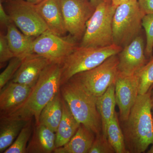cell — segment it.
<instances>
[{
    "label": "cell",
    "mask_w": 153,
    "mask_h": 153,
    "mask_svg": "<svg viewBox=\"0 0 153 153\" xmlns=\"http://www.w3.org/2000/svg\"><path fill=\"white\" fill-rule=\"evenodd\" d=\"M116 7L105 1L97 6L86 24L79 46L102 47L114 44L112 21Z\"/></svg>",
    "instance_id": "6"
},
{
    "label": "cell",
    "mask_w": 153,
    "mask_h": 153,
    "mask_svg": "<svg viewBox=\"0 0 153 153\" xmlns=\"http://www.w3.org/2000/svg\"><path fill=\"white\" fill-rule=\"evenodd\" d=\"M56 133L44 125H36L27 147V153H51L56 149Z\"/></svg>",
    "instance_id": "16"
},
{
    "label": "cell",
    "mask_w": 153,
    "mask_h": 153,
    "mask_svg": "<svg viewBox=\"0 0 153 153\" xmlns=\"http://www.w3.org/2000/svg\"><path fill=\"white\" fill-rule=\"evenodd\" d=\"M96 135L80 124L73 137L66 144L56 148L54 153H88Z\"/></svg>",
    "instance_id": "18"
},
{
    "label": "cell",
    "mask_w": 153,
    "mask_h": 153,
    "mask_svg": "<svg viewBox=\"0 0 153 153\" xmlns=\"http://www.w3.org/2000/svg\"><path fill=\"white\" fill-rule=\"evenodd\" d=\"M107 137L116 153H128L123 131L121 128L117 113L110 121L106 130Z\"/></svg>",
    "instance_id": "23"
},
{
    "label": "cell",
    "mask_w": 153,
    "mask_h": 153,
    "mask_svg": "<svg viewBox=\"0 0 153 153\" xmlns=\"http://www.w3.org/2000/svg\"><path fill=\"white\" fill-rule=\"evenodd\" d=\"M136 74L138 82L139 94L147 93L153 85V56Z\"/></svg>",
    "instance_id": "24"
},
{
    "label": "cell",
    "mask_w": 153,
    "mask_h": 153,
    "mask_svg": "<svg viewBox=\"0 0 153 153\" xmlns=\"http://www.w3.org/2000/svg\"><path fill=\"white\" fill-rule=\"evenodd\" d=\"M104 1L108 3H111L112 2V0H104Z\"/></svg>",
    "instance_id": "37"
},
{
    "label": "cell",
    "mask_w": 153,
    "mask_h": 153,
    "mask_svg": "<svg viewBox=\"0 0 153 153\" xmlns=\"http://www.w3.org/2000/svg\"><path fill=\"white\" fill-rule=\"evenodd\" d=\"M33 87L10 81L0 89L1 115H8L27 99Z\"/></svg>",
    "instance_id": "14"
},
{
    "label": "cell",
    "mask_w": 153,
    "mask_h": 153,
    "mask_svg": "<svg viewBox=\"0 0 153 153\" xmlns=\"http://www.w3.org/2000/svg\"><path fill=\"white\" fill-rule=\"evenodd\" d=\"M78 45L70 35L59 36L48 30L35 38L29 54L41 55L52 63L61 64Z\"/></svg>",
    "instance_id": "9"
},
{
    "label": "cell",
    "mask_w": 153,
    "mask_h": 153,
    "mask_svg": "<svg viewBox=\"0 0 153 153\" xmlns=\"http://www.w3.org/2000/svg\"><path fill=\"white\" fill-rule=\"evenodd\" d=\"M152 95H153V90L152 92Z\"/></svg>",
    "instance_id": "38"
},
{
    "label": "cell",
    "mask_w": 153,
    "mask_h": 153,
    "mask_svg": "<svg viewBox=\"0 0 153 153\" xmlns=\"http://www.w3.org/2000/svg\"><path fill=\"white\" fill-rule=\"evenodd\" d=\"M63 112L62 97L59 91L42 110L39 124L46 126L56 133Z\"/></svg>",
    "instance_id": "22"
},
{
    "label": "cell",
    "mask_w": 153,
    "mask_h": 153,
    "mask_svg": "<svg viewBox=\"0 0 153 153\" xmlns=\"http://www.w3.org/2000/svg\"><path fill=\"white\" fill-rule=\"evenodd\" d=\"M15 55L12 52L7 42L5 34L0 33V64L1 68L7 61H10Z\"/></svg>",
    "instance_id": "29"
},
{
    "label": "cell",
    "mask_w": 153,
    "mask_h": 153,
    "mask_svg": "<svg viewBox=\"0 0 153 153\" xmlns=\"http://www.w3.org/2000/svg\"><path fill=\"white\" fill-rule=\"evenodd\" d=\"M145 15L138 0H129L118 6L113 18L114 44L123 48L139 36Z\"/></svg>",
    "instance_id": "5"
},
{
    "label": "cell",
    "mask_w": 153,
    "mask_h": 153,
    "mask_svg": "<svg viewBox=\"0 0 153 153\" xmlns=\"http://www.w3.org/2000/svg\"><path fill=\"white\" fill-rule=\"evenodd\" d=\"M22 58L15 57L9 61L8 64L0 74V89L13 79L21 66Z\"/></svg>",
    "instance_id": "27"
},
{
    "label": "cell",
    "mask_w": 153,
    "mask_h": 153,
    "mask_svg": "<svg viewBox=\"0 0 153 153\" xmlns=\"http://www.w3.org/2000/svg\"><path fill=\"white\" fill-rule=\"evenodd\" d=\"M151 102H152V111L153 114V95H152V98H151Z\"/></svg>",
    "instance_id": "35"
},
{
    "label": "cell",
    "mask_w": 153,
    "mask_h": 153,
    "mask_svg": "<svg viewBox=\"0 0 153 153\" xmlns=\"http://www.w3.org/2000/svg\"><path fill=\"white\" fill-rule=\"evenodd\" d=\"M51 63L41 55L28 54L22 58V64L11 81L33 87L42 71Z\"/></svg>",
    "instance_id": "13"
},
{
    "label": "cell",
    "mask_w": 153,
    "mask_h": 153,
    "mask_svg": "<svg viewBox=\"0 0 153 153\" xmlns=\"http://www.w3.org/2000/svg\"><path fill=\"white\" fill-rule=\"evenodd\" d=\"M118 56L119 74L131 76L136 74L147 63L142 37L137 36L123 47Z\"/></svg>",
    "instance_id": "12"
},
{
    "label": "cell",
    "mask_w": 153,
    "mask_h": 153,
    "mask_svg": "<svg viewBox=\"0 0 153 153\" xmlns=\"http://www.w3.org/2000/svg\"><path fill=\"white\" fill-rule=\"evenodd\" d=\"M6 29V38L15 57L23 58L29 54L30 47L36 38L24 34L13 22Z\"/></svg>",
    "instance_id": "20"
},
{
    "label": "cell",
    "mask_w": 153,
    "mask_h": 153,
    "mask_svg": "<svg viewBox=\"0 0 153 153\" xmlns=\"http://www.w3.org/2000/svg\"><path fill=\"white\" fill-rule=\"evenodd\" d=\"M33 130L31 122L22 129L13 143L4 153H27L28 142Z\"/></svg>",
    "instance_id": "25"
},
{
    "label": "cell",
    "mask_w": 153,
    "mask_h": 153,
    "mask_svg": "<svg viewBox=\"0 0 153 153\" xmlns=\"http://www.w3.org/2000/svg\"><path fill=\"white\" fill-rule=\"evenodd\" d=\"M63 112L56 133V147L63 146L76 132L80 124L76 120L66 101L62 97Z\"/></svg>",
    "instance_id": "19"
},
{
    "label": "cell",
    "mask_w": 153,
    "mask_h": 153,
    "mask_svg": "<svg viewBox=\"0 0 153 153\" xmlns=\"http://www.w3.org/2000/svg\"><path fill=\"white\" fill-rule=\"evenodd\" d=\"M128 1H129V0H112L111 4L117 7L120 4Z\"/></svg>",
    "instance_id": "32"
},
{
    "label": "cell",
    "mask_w": 153,
    "mask_h": 153,
    "mask_svg": "<svg viewBox=\"0 0 153 153\" xmlns=\"http://www.w3.org/2000/svg\"><path fill=\"white\" fill-rule=\"evenodd\" d=\"M60 91L76 120L96 135L102 134L101 118L97 108V97L73 77L60 86Z\"/></svg>",
    "instance_id": "3"
},
{
    "label": "cell",
    "mask_w": 153,
    "mask_h": 153,
    "mask_svg": "<svg viewBox=\"0 0 153 153\" xmlns=\"http://www.w3.org/2000/svg\"><path fill=\"white\" fill-rule=\"evenodd\" d=\"M10 17L6 12L3 3L0 1V24L2 27L6 28L11 23H13Z\"/></svg>",
    "instance_id": "30"
},
{
    "label": "cell",
    "mask_w": 153,
    "mask_h": 153,
    "mask_svg": "<svg viewBox=\"0 0 153 153\" xmlns=\"http://www.w3.org/2000/svg\"><path fill=\"white\" fill-rule=\"evenodd\" d=\"M152 91L139 94L124 123L123 134L129 153L144 152L153 144V116L152 108Z\"/></svg>",
    "instance_id": "1"
},
{
    "label": "cell",
    "mask_w": 153,
    "mask_h": 153,
    "mask_svg": "<svg viewBox=\"0 0 153 153\" xmlns=\"http://www.w3.org/2000/svg\"><path fill=\"white\" fill-rule=\"evenodd\" d=\"M61 73V64H49L42 71L25 103L6 116L27 120L34 117L36 125L38 124L42 110L60 91Z\"/></svg>",
    "instance_id": "2"
},
{
    "label": "cell",
    "mask_w": 153,
    "mask_h": 153,
    "mask_svg": "<svg viewBox=\"0 0 153 153\" xmlns=\"http://www.w3.org/2000/svg\"><path fill=\"white\" fill-rule=\"evenodd\" d=\"M92 4L96 7L104 1V0H89Z\"/></svg>",
    "instance_id": "34"
},
{
    "label": "cell",
    "mask_w": 153,
    "mask_h": 153,
    "mask_svg": "<svg viewBox=\"0 0 153 153\" xmlns=\"http://www.w3.org/2000/svg\"><path fill=\"white\" fill-rule=\"evenodd\" d=\"M116 104L114 83L103 94L97 97V108L101 118L102 134L106 137L107 128L110 121L114 116Z\"/></svg>",
    "instance_id": "21"
},
{
    "label": "cell",
    "mask_w": 153,
    "mask_h": 153,
    "mask_svg": "<svg viewBox=\"0 0 153 153\" xmlns=\"http://www.w3.org/2000/svg\"><path fill=\"white\" fill-rule=\"evenodd\" d=\"M142 27L146 32V42L145 45L146 57L152 56L153 51V15L147 14L143 18Z\"/></svg>",
    "instance_id": "26"
},
{
    "label": "cell",
    "mask_w": 153,
    "mask_h": 153,
    "mask_svg": "<svg viewBox=\"0 0 153 153\" xmlns=\"http://www.w3.org/2000/svg\"><path fill=\"white\" fill-rule=\"evenodd\" d=\"M115 95L119 109L120 119L124 122L128 118L139 95L136 74L125 76L119 74L115 82Z\"/></svg>",
    "instance_id": "11"
},
{
    "label": "cell",
    "mask_w": 153,
    "mask_h": 153,
    "mask_svg": "<svg viewBox=\"0 0 153 153\" xmlns=\"http://www.w3.org/2000/svg\"><path fill=\"white\" fill-rule=\"evenodd\" d=\"M148 153H153V144L152 146L151 147L150 149L148 151Z\"/></svg>",
    "instance_id": "36"
},
{
    "label": "cell",
    "mask_w": 153,
    "mask_h": 153,
    "mask_svg": "<svg viewBox=\"0 0 153 153\" xmlns=\"http://www.w3.org/2000/svg\"><path fill=\"white\" fill-rule=\"evenodd\" d=\"M60 4L67 33L76 41L81 40L96 7L89 0H60Z\"/></svg>",
    "instance_id": "10"
},
{
    "label": "cell",
    "mask_w": 153,
    "mask_h": 153,
    "mask_svg": "<svg viewBox=\"0 0 153 153\" xmlns=\"http://www.w3.org/2000/svg\"><path fill=\"white\" fill-rule=\"evenodd\" d=\"M122 49V47L114 44L102 47L78 45L61 64L60 86L76 74L95 68L109 57L117 55Z\"/></svg>",
    "instance_id": "4"
},
{
    "label": "cell",
    "mask_w": 153,
    "mask_h": 153,
    "mask_svg": "<svg viewBox=\"0 0 153 153\" xmlns=\"http://www.w3.org/2000/svg\"><path fill=\"white\" fill-rule=\"evenodd\" d=\"M31 121L32 119H23L9 116L1 115L0 153H4L10 146L22 129Z\"/></svg>",
    "instance_id": "17"
},
{
    "label": "cell",
    "mask_w": 153,
    "mask_h": 153,
    "mask_svg": "<svg viewBox=\"0 0 153 153\" xmlns=\"http://www.w3.org/2000/svg\"><path fill=\"white\" fill-rule=\"evenodd\" d=\"M138 1L145 15H153V0H138Z\"/></svg>",
    "instance_id": "31"
},
{
    "label": "cell",
    "mask_w": 153,
    "mask_h": 153,
    "mask_svg": "<svg viewBox=\"0 0 153 153\" xmlns=\"http://www.w3.org/2000/svg\"><path fill=\"white\" fill-rule=\"evenodd\" d=\"M2 3L13 23L25 35L36 38L49 30L36 5L25 0H8Z\"/></svg>",
    "instance_id": "7"
},
{
    "label": "cell",
    "mask_w": 153,
    "mask_h": 153,
    "mask_svg": "<svg viewBox=\"0 0 153 153\" xmlns=\"http://www.w3.org/2000/svg\"><path fill=\"white\" fill-rule=\"evenodd\" d=\"M8 1V0H0V1L3 2L5 1ZM25 1H27L29 2L30 3H32V4H34L36 5L41 2V1H44V0H25Z\"/></svg>",
    "instance_id": "33"
},
{
    "label": "cell",
    "mask_w": 153,
    "mask_h": 153,
    "mask_svg": "<svg viewBox=\"0 0 153 153\" xmlns=\"http://www.w3.org/2000/svg\"><path fill=\"white\" fill-rule=\"evenodd\" d=\"M118 63V54L114 55L95 68L80 72L72 77L91 94L98 97L115 82L119 74Z\"/></svg>",
    "instance_id": "8"
},
{
    "label": "cell",
    "mask_w": 153,
    "mask_h": 153,
    "mask_svg": "<svg viewBox=\"0 0 153 153\" xmlns=\"http://www.w3.org/2000/svg\"><path fill=\"white\" fill-rule=\"evenodd\" d=\"M36 7L49 31L59 36L66 35L60 0H44Z\"/></svg>",
    "instance_id": "15"
},
{
    "label": "cell",
    "mask_w": 153,
    "mask_h": 153,
    "mask_svg": "<svg viewBox=\"0 0 153 153\" xmlns=\"http://www.w3.org/2000/svg\"><path fill=\"white\" fill-rule=\"evenodd\" d=\"M115 153L107 138L102 134L96 136L88 153Z\"/></svg>",
    "instance_id": "28"
}]
</instances>
